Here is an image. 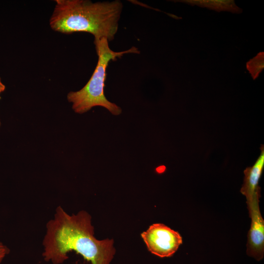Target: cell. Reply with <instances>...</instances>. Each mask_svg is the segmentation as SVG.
I'll list each match as a JSON object with an SVG mask.
<instances>
[{
	"mask_svg": "<svg viewBox=\"0 0 264 264\" xmlns=\"http://www.w3.org/2000/svg\"><path fill=\"white\" fill-rule=\"evenodd\" d=\"M44 261L62 264L74 251L91 264H110L115 249L113 240H98L94 236L91 216L82 210L69 215L61 206L57 207L53 218L46 223L43 241Z\"/></svg>",
	"mask_w": 264,
	"mask_h": 264,
	"instance_id": "6da1fadb",
	"label": "cell"
},
{
	"mask_svg": "<svg viewBox=\"0 0 264 264\" xmlns=\"http://www.w3.org/2000/svg\"><path fill=\"white\" fill-rule=\"evenodd\" d=\"M55 1V6L49 20L52 30L64 34L87 32L94 36V42L103 38L109 42L114 39L123 8L121 1Z\"/></svg>",
	"mask_w": 264,
	"mask_h": 264,
	"instance_id": "7a4b0ae2",
	"label": "cell"
},
{
	"mask_svg": "<svg viewBox=\"0 0 264 264\" xmlns=\"http://www.w3.org/2000/svg\"><path fill=\"white\" fill-rule=\"evenodd\" d=\"M109 42L106 38L94 42L98 57L94 71L82 88L69 92L67 95L68 101L72 104V108L76 113L86 112L95 106L104 107L114 115L122 112L121 108L109 101L105 95L107 68L111 61H115L126 54H138L140 51L135 46L125 51H114L110 47Z\"/></svg>",
	"mask_w": 264,
	"mask_h": 264,
	"instance_id": "3957f363",
	"label": "cell"
},
{
	"mask_svg": "<svg viewBox=\"0 0 264 264\" xmlns=\"http://www.w3.org/2000/svg\"><path fill=\"white\" fill-rule=\"evenodd\" d=\"M141 236L149 251L161 258L173 256L182 243L178 232L162 223L152 224Z\"/></svg>",
	"mask_w": 264,
	"mask_h": 264,
	"instance_id": "277c9868",
	"label": "cell"
},
{
	"mask_svg": "<svg viewBox=\"0 0 264 264\" xmlns=\"http://www.w3.org/2000/svg\"><path fill=\"white\" fill-rule=\"evenodd\" d=\"M260 197L247 204L251 225L247 234L246 253L257 261L262 260L264 255V220L259 207Z\"/></svg>",
	"mask_w": 264,
	"mask_h": 264,
	"instance_id": "5b68a950",
	"label": "cell"
},
{
	"mask_svg": "<svg viewBox=\"0 0 264 264\" xmlns=\"http://www.w3.org/2000/svg\"><path fill=\"white\" fill-rule=\"evenodd\" d=\"M260 149V155L255 163L244 170V177L240 191L245 196L247 204L251 203L255 197L261 196L259 182L264 168V145H261Z\"/></svg>",
	"mask_w": 264,
	"mask_h": 264,
	"instance_id": "8992f818",
	"label": "cell"
},
{
	"mask_svg": "<svg viewBox=\"0 0 264 264\" xmlns=\"http://www.w3.org/2000/svg\"><path fill=\"white\" fill-rule=\"evenodd\" d=\"M184 2L200 6L206 7L218 11H229L239 13L242 9L237 6L233 0H183Z\"/></svg>",
	"mask_w": 264,
	"mask_h": 264,
	"instance_id": "52a82bcc",
	"label": "cell"
},
{
	"mask_svg": "<svg viewBox=\"0 0 264 264\" xmlns=\"http://www.w3.org/2000/svg\"><path fill=\"white\" fill-rule=\"evenodd\" d=\"M246 68L254 80L256 79L264 68V53H259L246 63Z\"/></svg>",
	"mask_w": 264,
	"mask_h": 264,
	"instance_id": "ba28073f",
	"label": "cell"
},
{
	"mask_svg": "<svg viewBox=\"0 0 264 264\" xmlns=\"http://www.w3.org/2000/svg\"><path fill=\"white\" fill-rule=\"evenodd\" d=\"M10 250L6 245L0 241V263L9 253Z\"/></svg>",
	"mask_w": 264,
	"mask_h": 264,
	"instance_id": "9c48e42d",
	"label": "cell"
},
{
	"mask_svg": "<svg viewBox=\"0 0 264 264\" xmlns=\"http://www.w3.org/2000/svg\"><path fill=\"white\" fill-rule=\"evenodd\" d=\"M5 89V86L1 82V79L0 78V93L4 91Z\"/></svg>",
	"mask_w": 264,
	"mask_h": 264,
	"instance_id": "30bf717a",
	"label": "cell"
},
{
	"mask_svg": "<svg viewBox=\"0 0 264 264\" xmlns=\"http://www.w3.org/2000/svg\"></svg>",
	"mask_w": 264,
	"mask_h": 264,
	"instance_id": "8fae6325",
	"label": "cell"
}]
</instances>
